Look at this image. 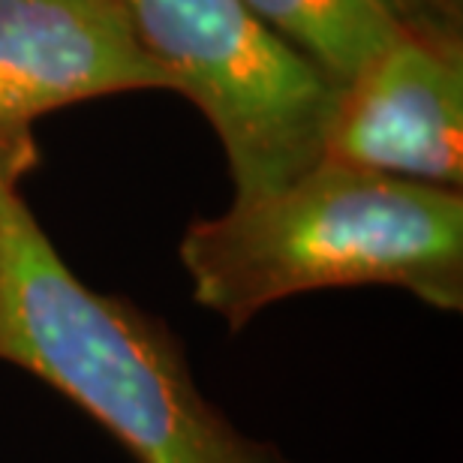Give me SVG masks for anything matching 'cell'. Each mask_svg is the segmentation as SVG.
<instances>
[{"instance_id":"obj_2","label":"cell","mask_w":463,"mask_h":463,"mask_svg":"<svg viewBox=\"0 0 463 463\" xmlns=\"http://www.w3.org/2000/svg\"><path fill=\"white\" fill-rule=\"evenodd\" d=\"M0 361L27 370L112 433L136 463H295L214 406L169 326L90 289L0 181Z\"/></svg>"},{"instance_id":"obj_3","label":"cell","mask_w":463,"mask_h":463,"mask_svg":"<svg viewBox=\"0 0 463 463\" xmlns=\"http://www.w3.org/2000/svg\"><path fill=\"white\" fill-rule=\"evenodd\" d=\"M142 49L223 142L235 196L289 184L322 160L340 85L244 0H124Z\"/></svg>"},{"instance_id":"obj_7","label":"cell","mask_w":463,"mask_h":463,"mask_svg":"<svg viewBox=\"0 0 463 463\" xmlns=\"http://www.w3.org/2000/svg\"><path fill=\"white\" fill-rule=\"evenodd\" d=\"M403 27L463 40V0H388Z\"/></svg>"},{"instance_id":"obj_6","label":"cell","mask_w":463,"mask_h":463,"mask_svg":"<svg viewBox=\"0 0 463 463\" xmlns=\"http://www.w3.org/2000/svg\"><path fill=\"white\" fill-rule=\"evenodd\" d=\"M271 31L340 88L406 27L388 0H244Z\"/></svg>"},{"instance_id":"obj_1","label":"cell","mask_w":463,"mask_h":463,"mask_svg":"<svg viewBox=\"0 0 463 463\" xmlns=\"http://www.w3.org/2000/svg\"><path fill=\"white\" fill-rule=\"evenodd\" d=\"M178 253L196 304L232 331L277 301L346 286H397L460 313L463 193L319 160L193 220Z\"/></svg>"},{"instance_id":"obj_4","label":"cell","mask_w":463,"mask_h":463,"mask_svg":"<svg viewBox=\"0 0 463 463\" xmlns=\"http://www.w3.org/2000/svg\"><path fill=\"white\" fill-rule=\"evenodd\" d=\"M127 90H169L124 0H0V181L36 169L33 120Z\"/></svg>"},{"instance_id":"obj_5","label":"cell","mask_w":463,"mask_h":463,"mask_svg":"<svg viewBox=\"0 0 463 463\" xmlns=\"http://www.w3.org/2000/svg\"><path fill=\"white\" fill-rule=\"evenodd\" d=\"M322 160L463 187V40L406 31L340 88Z\"/></svg>"}]
</instances>
